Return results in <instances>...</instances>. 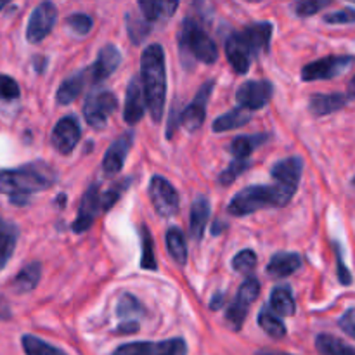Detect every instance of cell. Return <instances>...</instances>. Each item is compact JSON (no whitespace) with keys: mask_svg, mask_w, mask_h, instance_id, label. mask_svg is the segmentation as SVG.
Segmentation results:
<instances>
[{"mask_svg":"<svg viewBox=\"0 0 355 355\" xmlns=\"http://www.w3.org/2000/svg\"><path fill=\"white\" fill-rule=\"evenodd\" d=\"M252 120V113L243 107H234V110L227 111L225 114L218 116L217 120L214 121V132H229L234 130V128L245 127L248 121Z\"/></svg>","mask_w":355,"mask_h":355,"instance_id":"28","label":"cell"},{"mask_svg":"<svg viewBox=\"0 0 355 355\" xmlns=\"http://www.w3.org/2000/svg\"><path fill=\"white\" fill-rule=\"evenodd\" d=\"M211 90H214V80H208L207 83H203L200 90H198L196 97L193 99V103L186 107V110L180 113L179 121L187 128L189 132L200 130L201 125L205 123V118H207V106L208 99L211 96Z\"/></svg>","mask_w":355,"mask_h":355,"instance_id":"14","label":"cell"},{"mask_svg":"<svg viewBox=\"0 0 355 355\" xmlns=\"http://www.w3.org/2000/svg\"><path fill=\"white\" fill-rule=\"evenodd\" d=\"M149 198L156 214L163 218H170L179 211V194L175 187L162 175H155L149 182Z\"/></svg>","mask_w":355,"mask_h":355,"instance_id":"9","label":"cell"},{"mask_svg":"<svg viewBox=\"0 0 355 355\" xmlns=\"http://www.w3.org/2000/svg\"><path fill=\"white\" fill-rule=\"evenodd\" d=\"M210 201L208 198L200 196L191 207V217H189V236L194 241H200L203 238L205 227L210 218Z\"/></svg>","mask_w":355,"mask_h":355,"instance_id":"23","label":"cell"},{"mask_svg":"<svg viewBox=\"0 0 355 355\" xmlns=\"http://www.w3.org/2000/svg\"><path fill=\"white\" fill-rule=\"evenodd\" d=\"M302 267V257L298 253H290V252H279L276 255H272L269 266H267V274L270 277H288L291 274L297 272Z\"/></svg>","mask_w":355,"mask_h":355,"instance_id":"22","label":"cell"},{"mask_svg":"<svg viewBox=\"0 0 355 355\" xmlns=\"http://www.w3.org/2000/svg\"><path fill=\"white\" fill-rule=\"evenodd\" d=\"M82 137V128L75 116H64L55 123L51 134V144L61 155H71Z\"/></svg>","mask_w":355,"mask_h":355,"instance_id":"15","label":"cell"},{"mask_svg":"<svg viewBox=\"0 0 355 355\" xmlns=\"http://www.w3.org/2000/svg\"><path fill=\"white\" fill-rule=\"evenodd\" d=\"M142 269L156 270V259L155 252H153V236L148 227H142V260H141Z\"/></svg>","mask_w":355,"mask_h":355,"instance_id":"37","label":"cell"},{"mask_svg":"<svg viewBox=\"0 0 355 355\" xmlns=\"http://www.w3.org/2000/svg\"><path fill=\"white\" fill-rule=\"evenodd\" d=\"M324 21L329 24H354L355 16L354 9L349 7L345 10H336V12H329L324 16Z\"/></svg>","mask_w":355,"mask_h":355,"instance_id":"43","label":"cell"},{"mask_svg":"<svg viewBox=\"0 0 355 355\" xmlns=\"http://www.w3.org/2000/svg\"><path fill=\"white\" fill-rule=\"evenodd\" d=\"M255 355H290L284 352H274V350H259Z\"/></svg>","mask_w":355,"mask_h":355,"instance_id":"49","label":"cell"},{"mask_svg":"<svg viewBox=\"0 0 355 355\" xmlns=\"http://www.w3.org/2000/svg\"><path fill=\"white\" fill-rule=\"evenodd\" d=\"M40 277H42V266L38 262H31L28 263L26 267L17 272V276L14 277L12 281V290L16 293H30L37 288V284L40 283Z\"/></svg>","mask_w":355,"mask_h":355,"instance_id":"26","label":"cell"},{"mask_svg":"<svg viewBox=\"0 0 355 355\" xmlns=\"http://www.w3.org/2000/svg\"><path fill=\"white\" fill-rule=\"evenodd\" d=\"M132 144H134V132H125L110 146L103 158V170L107 177H114L121 172Z\"/></svg>","mask_w":355,"mask_h":355,"instance_id":"17","label":"cell"},{"mask_svg":"<svg viewBox=\"0 0 355 355\" xmlns=\"http://www.w3.org/2000/svg\"><path fill=\"white\" fill-rule=\"evenodd\" d=\"M166 248H168L170 257L175 260V263L184 266L187 262V245L182 231L179 227H170L166 232Z\"/></svg>","mask_w":355,"mask_h":355,"instance_id":"32","label":"cell"},{"mask_svg":"<svg viewBox=\"0 0 355 355\" xmlns=\"http://www.w3.org/2000/svg\"><path fill=\"white\" fill-rule=\"evenodd\" d=\"M127 31L128 37H130L132 44L139 45L144 42V38L151 33V24L146 23L144 19H139V17L128 14L127 16Z\"/></svg>","mask_w":355,"mask_h":355,"instance_id":"35","label":"cell"},{"mask_svg":"<svg viewBox=\"0 0 355 355\" xmlns=\"http://www.w3.org/2000/svg\"><path fill=\"white\" fill-rule=\"evenodd\" d=\"M352 92L349 94H314L309 101V110L315 116H326L342 110L352 101Z\"/></svg>","mask_w":355,"mask_h":355,"instance_id":"20","label":"cell"},{"mask_svg":"<svg viewBox=\"0 0 355 355\" xmlns=\"http://www.w3.org/2000/svg\"><path fill=\"white\" fill-rule=\"evenodd\" d=\"M328 3V0H305V2L295 3V12L300 17H309L312 14L319 12L321 9H324Z\"/></svg>","mask_w":355,"mask_h":355,"instance_id":"42","label":"cell"},{"mask_svg":"<svg viewBox=\"0 0 355 355\" xmlns=\"http://www.w3.org/2000/svg\"><path fill=\"white\" fill-rule=\"evenodd\" d=\"M121 62V54L113 44H107L101 49L99 55H97L96 62L89 68L90 71V80L92 83H99L103 80H106L107 76H111L114 73V69L120 66Z\"/></svg>","mask_w":355,"mask_h":355,"instance_id":"18","label":"cell"},{"mask_svg":"<svg viewBox=\"0 0 355 355\" xmlns=\"http://www.w3.org/2000/svg\"><path fill=\"white\" fill-rule=\"evenodd\" d=\"M250 165H252V163H250L248 159H234V162L218 175V184H220L222 187L231 186L241 173H245L246 170L250 168Z\"/></svg>","mask_w":355,"mask_h":355,"instance_id":"36","label":"cell"},{"mask_svg":"<svg viewBox=\"0 0 355 355\" xmlns=\"http://www.w3.org/2000/svg\"><path fill=\"white\" fill-rule=\"evenodd\" d=\"M272 30L270 23H255L227 38L225 54L238 75H245L248 71L255 55L269 51Z\"/></svg>","mask_w":355,"mask_h":355,"instance_id":"3","label":"cell"},{"mask_svg":"<svg viewBox=\"0 0 355 355\" xmlns=\"http://www.w3.org/2000/svg\"><path fill=\"white\" fill-rule=\"evenodd\" d=\"M269 309L270 312L277 315H284V318H291L295 315V311H297V305H295L293 293L288 286H277L274 288L272 293H270L269 298Z\"/></svg>","mask_w":355,"mask_h":355,"instance_id":"25","label":"cell"},{"mask_svg":"<svg viewBox=\"0 0 355 355\" xmlns=\"http://www.w3.org/2000/svg\"><path fill=\"white\" fill-rule=\"evenodd\" d=\"M354 64L352 55H329L318 59L302 69L304 82H319V80H331L345 73Z\"/></svg>","mask_w":355,"mask_h":355,"instance_id":"8","label":"cell"},{"mask_svg":"<svg viewBox=\"0 0 355 355\" xmlns=\"http://www.w3.org/2000/svg\"><path fill=\"white\" fill-rule=\"evenodd\" d=\"M17 236H19V231H17L16 225L12 222L0 218V260L2 262L7 263L10 257H12L17 243Z\"/></svg>","mask_w":355,"mask_h":355,"instance_id":"29","label":"cell"},{"mask_svg":"<svg viewBox=\"0 0 355 355\" xmlns=\"http://www.w3.org/2000/svg\"><path fill=\"white\" fill-rule=\"evenodd\" d=\"M146 113V99L142 92V85L139 76H134L127 87V96H125L123 118L128 125H135L142 120Z\"/></svg>","mask_w":355,"mask_h":355,"instance_id":"19","label":"cell"},{"mask_svg":"<svg viewBox=\"0 0 355 355\" xmlns=\"http://www.w3.org/2000/svg\"><path fill=\"white\" fill-rule=\"evenodd\" d=\"M141 85L146 106L153 120L162 121L166 97V64L165 51L159 44H151L141 55Z\"/></svg>","mask_w":355,"mask_h":355,"instance_id":"2","label":"cell"},{"mask_svg":"<svg viewBox=\"0 0 355 355\" xmlns=\"http://www.w3.org/2000/svg\"><path fill=\"white\" fill-rule=\"evenodd\" d=\"M118 101L113 92L110 90H96V92L89 94L83 104V116L85 121L96 130H103L106 127L107 120L111 114L116 111Z\"/></svg>","mask_w":355,"mask_h":355,"instance_id":"6","label":"cell"},{"mask_svg":"<svg viewBox=\"0 0 355 355\" xmlns=\"http://www.w3.org/2000/svg\"><path fill=\"white\" fill-rule=\"evenodd\" d=\"M111 355H187L184 338H170L163 342H135L118 347Z\"/></svg>","mask_w":355,"mask_h":355,"instance_id":"10","label":"cell"},{"mask_svg":"<svg viewBox=\"0 0 355 355\" xmlns=\"http://www.w3.org/2000/svg\"><path fill=\"white\" fill-rule=\"evenodd\" d=\"M116 314L118 318L123 319L125 322H137L142 315L146 314L144 307H142L141 302L130 293H123L118 300V307H116Z\"/></svg>","mask_w":355,"mask_h":355,"instance_id":"31","label":"cell"},{"mask_svg":"<svg viewBox=\"0 0 355 355\" xmlns=\"http://www.w3.org/2000/svg\"><path fill=\"white\" fill-rule=\"evenodd\" d=\"M137 6L142 12V19L148 24L168 21L179 9V2H139Z\"/></svg>","mask_w":355,"mask_h":355,"instance_id":"24","label":"cell"},{"mask_svg":"<svg viewBox=\"0 0 355 355\" xmlns=\"http://www.w3.org/2000/svg\"><path fill=\"white\" fill-rule=\"evenodd\" d=\"M269 141V134H255V135H239L229 146V151L232 153L236 159H248V156L255 151L259 146Z\"/></svg>","mask_w":355,"mask_h":355,"instance_id":"27","label":"cell"},{"mask_svg":"<svg viewBox=\"0 0 355 355\" xmlns=\"http://www.w3.org/2000/svg\"><path fill=\"white\" fill-rule=\"evenodd\" d=\"M180 54L191 62L214 64L218 59V49L214 38L207 33L203 24L194 17H186L179 33Z\"/></svg>","mask_w":355,"mask_h":355,"instance_id":"4","label":"cell"},{"mask_svg":"<svg viewBox=\"0 0 355 355\" xmlns=\"http://www.w3.org/2000/svg\"><path fill=\"white\" fill-rule=\"evenodd\" d=\"M66 24H68V28L75 35L85 37V35H89V31L92 30V17L87 16V14L83 12H75L71 14V16L66 17Z\"/></svg>","mask_w":355,"mask_h":355,"instance_id":"38","label":"cell"},{"mask_svg":"<svg viewBox=\"0 0 355 355\" xmlns=\"http://www.w3.org/2000/svg\"><path fill=\"white\" fill-rule=\"evenodd\" d=\"M274 87L272 83L267 82V80H250L245 82L236 92V101H238L239 107L246 111H257L262 110L269 104V101L272 99Z\"/></svg>","mask_w":355,"mask_h":355,"instance_id":"11","label":"cell"},{"mask_svg":"<svg viewBox=\"0 0 355 355\" xmlns=\"http://www.w3.org/2000/svg\"><path fill=\"white\" fill-rule=\"evenodd\" d=\"M224 300H225V295L222 293V291H218V293L214 295V298H211L210 302V309L211 311H218V309L224 305Z\"/></svg>","mask_w":355,"mask_h":355,"instance_id":"48","label":"cell"},{"mask_svg":"<svg viewBox=\"0 0 355 355\" xmlns=\"http://www.w3.org/2000/svg\"><path fill=\"white\" fill-rule=\"evenodd\" d=\"M6 6H7V2H0V10H2Z\"/></svg>","mask_w":355,"mask_h":355,"instance_id":"50","label":"cell"},{"mask_svg":"<svg viewBox=\"0 0 355 355\" xmlns=\"http://www.w3.org/2000/svg\"><path fill=\"white\" fill-rule=\"evenodd\" d=\"M257 267V255L253 250H243L232 259V269L239 274H250Z\"/></svg>","mask_w":355,"mask_h":355,"instance_id":"39","label":"cell"},{"mask_svg":"<svg viewBox=\"0 0 355 355\" xmlns=\"http://www.w3.org/2000/svg\"><path fill=\"white\" fill-rule=\"evenodd\" d=\"M290 201L276 186H248L232 198L227 211L234 217H246L267 207H284Z\"/></svg>","mask_w":355,"mask_h":355,"instance_id":"5","label":"cell"},{"mask_svg":"<svg viewBox=\"0 0 355 355\" xmlns=\"http://www.w3.org/2000/svg\"><path fill=\"white\" fill-rule=\"evenodd\" d=\"M58 21V9L52 2H42L31 12L26 28V40L30 44H40L55 26Z\"/></svg>","mask_w":355,"mask_h":355,"instance_id":"13","label":"cell"},{"mask_svg":"<svg viewBox=\"0 0 355 355\" xmlns=\"http://www.w3.org/2000/svg\"><path fill=\"white\" fill-rule=\"evenodd\" d=\"M101 210V193H99V184H92L89 186V189L85 191L82 198V203H80L78 215H76L75 222H73L71 229L73 232H82L89 231L94 224V218L97 217Z\"/></svg>","mask_w":355,"mask_h":355,"instance_id":"16","label":"cell"},{"mask_svg":"<svg viewBox=\"0 0 355 355\" xmlns=\"http://www.w3.org/2000/svg\"><path fill=\"white\" fill-rule=\"evenodd\" d=\"M58 180V173L49 163L31 162L12 170H0V194H6L10 203H30L35 193L49 189Z\"/></svg>","mask_w":355,"mask_h":355,"instance_id":"1","label":"cell"},{"mask_svg":"<svg viewBox=\"0 0 355 355\" xmlns=\"http://www.w3.org/2000/svg\"><path fill=\"white\" fill-rule=\"evenodd\" d=\"M302 170H304V162L298 156H291V158L281 159L270 170V175L276 179L274 186L281 191L286 198H293L297 193L298 184H300Z\"/></svg>","mask_w":355,"mask_h":355,"instance_id":"12","label":"cell"},{"mask_svg":"<svg viewBox=\"0 0 355 355\" xmlns=\"http://www.w3.org/2000/svg\"><path fill=\"white\" fill-rule=\"evenodd\" d=\"M21 345L26 355H68L62 350H59L58 347L51 345V343L44 342V340L37 338L33 335H24L21 338Z\"/></svg>","mask_w":355,"mask_h":355,"instance_id":"33","label":"cell"},{"mask_svg":"<svg viewBox=\"0 0 355 355\" xmlns=\"http://www.w3.org/2000/svg\"><path fill=\"white\" fill-rule=\"evenodd\" d=\"M128 186H130V179H123L121 182L114 184L110 191H106V193L101 196V210H104V211L110 210V208L116 203L118 198L121 196V193H123Z\"/></svg>","mask_w":355,"mask_h":355,"instance_id":"41","label":"cell"},{"mask_svg":"<svg viewBox=\"0 0 355 355\" xmlns=\"http://www.w3.org/2000/svg\"><path fill=\"white\" fill-rule=\"evenodd\" d=\"M335 253H336V262H338V279H340V283L345 284V286H349V284L352 283V276H350V272L347 270L345 263H343L342 250H340L338 243H335Z\"/></svg>","mask_w":355,"mask_h":355,"instance_id":"44","label":"cell"},{"mask_svg":"<svg viewBox=\"0 0 355 355\" xmlns=\"http://www.w3.org/2000/svg\"><path fill=\"white\" fill-rule=\"evenodd\" d=\"M315 349L321 355H355L354 349L336 336L322 333L315 338Z\"/></svg>","mask_w":355,"mask_h":355,"instance_id":"30","label":"cell"},{"mask_svg":"<svg viewBox=\"0 0 355 355\" xmlns=\"http://www.w3.org/2000/svg\"><path fill=\"white\" fill-rule=\"evenodd\" d=\"M260 293V283L255 277H248L245 279V283L239 286L238 295H236V300L229 305L227 312H225V321L231 326L234 331H239L245 322L246 315H248L250 307H252L253 302L257 300Z\"/></svg>","mask_w":355,"mask_h":355,"instance_id":"7","label":"cell"},{"mask_svg":"<svg viewBox=\"0 0 355 355\" xmlns=\"http://www.w3.org/2000/svg\"><path fill=\"white\" fill-rule=\"evenodd\" d=\"M354 321H355V319H354V309L350 307V309H347V312L342 315V318H340V322H338L340 328H342L343 331L347 333V335L352 336V338L355 336Z\"/></svg>","mask_w":355,"mask_h":355,"instance_id":"45","label":"cell"},{"mask_svg":"<svg viewBox=\"0 0 355 355\" xmlns=\"http://www.w3.org/2000/svg\"><path fill=\"white\" fill-rule=\"evenodd\" d=\"M21 97V89L14 78L0 75V103H9Z\"/></svg>","mask_w":355,"mask_h":355,"instance_id":"40","label":"cell"},{"mask_svg":"<svg viewBox=\"0 0 355 355\" xmlns=\"http://www.w3.org/2000/svg\"><path fill=\"white\" fill-rule=\"evenodd\" d=\"M139 331V322H123V324L118 326L114 329V333L118 335H132V333H137Z\"/></svg>","mask_w":355,"mask_h":355,"instance_id":"46","label":"cell"},{"mask_svg":"<svg viewBox=\"0 0 355 355\" xmlns=\"http://www.w3.org/2000/svg\"><path fill=\"white\" fill-rule=\"evenodd\" d=\"M259 324L270 338L281 340L286 336V326L269 311V309H262V312L259 314Z\"/></svg>","mask_w":355,"mask_h":355,"instance_id":"34","label":"cell"},{"mask_svg":"<svg viewBox=\"0 0 355 355\" xmlns=\"http://www.w3.org/2000/svg\"><path fill=\"white\" fill-rule=\"evenodd\" d=\"M89 82H92V80H90L89 68L76 73V75L69 76V78H66L64 82L61 83V87L58 89V94H55L58 104H62V106L71 104L73 101H76V97L82 94V90L85 89V85Z\"/></svg>","mask_w":355,"mask_h":355,"instance_id":"21","label":"cell"},{"mask_svg":"<svg viewBox=\"0 0 355 355\" xmlns=\"http://www.w3.org/2000/svg\"><path fill=\"white\" fill-rule=\"evenodd\" d=\"M10 315H12V312H10L9 304H7L6 298L0 295V321H9Z\"/></svg>","mask_w":355,"mask_h":355,"instance_id":"47","label":"cell"}]
</instances>
